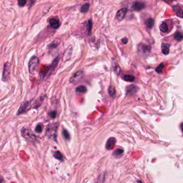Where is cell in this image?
Instances as JSON below:
<instances>
[{"label":"cell","instance_id":"obj_28","mask_svg":"<svg viewBox=\"0 0 183 183\" xmlns=\"http://www.w3.org/2000/svg\"><path fill=\"white\" fill-rule=\"evenodd\" d=\"M42 129H43L42 125L41 124H39L36 126V127L35 128V131L36 133H40L42 132Z\"/></svg>","mask_w":183,"mask_h":183},{"label":"cell","instance_id":"obj_4","mask_svg":"<svg viewBox=\"0 0 183 183\" xmlns=\"http://www.w3.org/2000/svg\"><path fill=\"white\" fill-rule=\"evenodd\" d=\"M11 73V64L9 62H5L4 64L3 70L2 73V81H8L10 79Z\"/></svg>","mask_w":183,"mask_h":183},{"label":"cell","instance_id":"obj_19","mask_svg":"<svg viewBox=\"0 0 183 183\" xmlns=\"http://www.w3.org/2000/svg\"><path fill=\"white\" fill-rule=\"evenodd\" d=\"M154 20L152 18L148 19L145 22V25H146V26L148 28H152L154 25Z\"/></svg>","mask_w":183,"mask_h":183},{"label":"cell","instance_id":"obj_39","mask_svg":"<svg viewBox=\"0 0 183 183\" xmlns=\"http://www.w3.org/2000/svg\"><path fill=\"white\" fill-rule=\"evenodd\" d=\"M85 1H86V0H85Z\"/></svg>","mask_w":183,"mask_h":183},{"label":"cell","instance_id":"obj_30","mask_svg":"<svg viewBox=\"0 0 183 183\" xmlns=\"http://www.w3.org/2000/svg\"><path fill=\"white\" fill-rule=\"evenodd\" d=\"M63 135L65 139L66 140L70 139V134L68 132V131L66 130H64L63 131Z\"/></svg>","mask_w":183,"mask_h":183},{"label":"cell","instance_id":"obj_3","mask_svg":"<svg viewBox=\"0 0 183 183\" xmlns=\"http://www.w3.org/2000/svg\"><path fill=\"white\" fill-rule=\"evenodd\" d=\"M39 63V60L38 57L32 56L28 62V71L31 74L34 73L38 69Z\"/></svg>","mask_w":183,"mask_h":183},{"label":"cell","instance_id":"obj_6","mask_svg":"<svg viewBox=\"0 0 183 183\" xmlns=\"http://www.w3.org/2000/svg\"><path fill=\"white\" fill-rule=\"evenodd\" d=\"M84 75V71L82 70L77 71L73 73L70 79V82L71 83H77L80 80L82 76Z\"/></svg>","mask_w":183,"mask_h":183},{"label":"cell","instance_id":"obj_16","mask_svg":"<svg viewBox=\"0 0 183 183\" xmlns=\"http://www.w3.org/2000/svg\"><path fill=\"white\" fill-rule=\"evenodd\" d=\"M160 28L162 32L165 33V32H168V26L166 23L163 22L161 24V25H160Z\"/></svg>","mask_w":183,"mask_h":183},{"label":"cell","instance_id":"obj_15","mask_svg":"<svg viewBox=\"0 0 183 183\" xmlns=\"http://www.w3.org/2000/svg\"><path fill=\"white\" fill-rule=\"evenodd\" d=\"M174 38L176 40L178 41H181L183 40V33L179 32V31H177L175 34L174 35Z\"/></svg>","mask_w":183,"mask_h":183},{"label":"cell","instance_id":"obj_1","mask_svg":"<svg viewBox=\"0 0 183 183\" xmlns=\"http://www.w3.org/2000/svg\"><path fill=\"white\" fill-rule=\"evenodd\" d=\"M21 132L22 136L27 141L31 142H34L36 141L35 136L30 128L23 127L21 129Z\"/></svg>","mask_w":183,"mask_h":183},{"label":"cell","instance_id":"obj_5","mask_svg":"<svg viewBox=\"0 0 183 183\" xmlns=\"http://www.w3.org/2000/svg\"><path fill=\"white\" fill-rule=\"evenodd\" d=\"M31 105V101H26L23 102L21 104V106L19 108L18 111H17L16 115H20L21 114L25 113L30 109V106Z\"/></svg>","mask_w":183,"mask_h":183},{"label":"cell","instance_id":"obj_17","mask_svg":"<svg viewBox=\"0 0 183 183\" xmlns=\"http://www.w3.org/2000/svg\"><path fill=\"white\" fill-rule=\"evenodd\" d=\"M71 50H72V47L70 46L67 48V49L65 51V53L64 54V57L66 59V60H68L70 58L71 55Z\"/></svg>","mask_w":183,"mask_h":183},{"label":"cell","instance_id":"obj_18","mask_svg":"<svg viewBox=\"0 0 183 183\" xmlns=\"http://www.w3.org/2000/svg\"><path fill=\"white\" fill-rule=\"evenodd\" d=\"M123 79L124 80L126 81H129V82H132L135 79V77H134L132 75H125L123 76Z\"/></svg>","mask_w":183,"mask_h":183},{"label":"cell","instance_id":"obj_34","mask_svg":"<svg viewBox=\"0 0 183 183\" xmlns=\"http://www.w3.org/2000/svg\"><path fill=\"white\" fill-rule=\"evenodd\" d=\"M122 41L123 44H126L128 42V39L127 38H126V37H125V38L122 39Z\"/></svg>","mask_w":183,"mask_h":183},{"label":"cell","instance_id":"obj_35","mask_svg":"<svg viewBox=\"0 0 183 183\" xmlns=\"http://www.w3.org/2000/svg\"><path fill=\"white\" fill-rule=\"evenodd\" d=\"M165 2H166L168 3H170L172 2L173 1H175L176 0H164Z\"/></svg>","mask_w":183,"mask_h":183},{"label":"cell","instance_id":"obj_29","mask_svg":"<svg viewBox=\"0 0 183 183\" xmlns=\"http://www.w3.org/2000/svg\"><path fill=\"white\" fill-rule=\"evenodd\" d=\"M92 28V22L91 21H89L87 24V30L89 35H91V34Z\"/></svg>","mask_w":183,"mask_h":183},{"label":"cell","instance_id":"obj_2","mask_svg":"<svg viewBox=\"0 0 183 183\" xmlns=\"http://www.w3.org/2000/svg\"><path fill=\"white\" fill-rule=\"evenodd\" d=\"M58 124L57 123H51L47 126L46 128V134L50 138L56 139L57 130L58 128Z\"/></svg>","mask_w":183,"mask_h":183},{"label":"cell","instance_id":"obj_7","mask_svg":"<svg viewBox=\"0 0 183 183\" xmlns=\"http://www.w3.org/2000/svg\"><path fill=\"white\" fill-rule=\"evenodd\" d=\"M138 51L143 55H147L150 52L151 48L149 46L146 45L144 44H140L138 47Z\"/></svg>","mask_w":183,"mask_h":183},{"label":"cell","instance_id":"obj_27","mask_svg":"<svg viewBox=\"0 0 183 183\" xmlns=\"http://www.w3.org/2000/svg\"><path fill=\"white\" fill-rule=\"evenodd\" d=\"M164 66L163 63L160 64L159 65V66L156 68V71L159 73H162V71H163V69H164Z\"/></svg>","mask_w":183,"mask_h":183},{"label":"cell","instance_id":"obj_12","mask_svg":"<svg viewBox=\"0 0 183 183\" xmlns=\"http://www.w3.org/2000/svg\"><path fill=\"white\" fill-rule=\"evenodd\" d=\"M173 9L177 16L180 18H183V11L179 5H175L173 7Z\"/></svg>","mask_w":183,"mask_h":183},{"label":"cell","instance_id":"obj_24","mask_svg":"<svg viewBox=\"0 0 183 183\" xmlns=\"http://www.w3.org/2000/svg\"><path fill=\"white\" fill-rule=\"evenodd\" d=\"M124 153V150L123 149H116V150H115V151H114V153H113V155L116 156V157H118V156H121L122 155V154H123Z\"/></svg>","mask_w":183,"mask_h":183},{"label":"cell","instance_id":"obj_32","mask_svg":"<svg viewBox=\"0 0 183 183\" xmlns=\"http://www.w3.org/2000/svg\"><path fill=\"white\" fill-rule=\"evenodd\" d=\"M48 115L51 117V118H55L57 115V113L56 111H51L48 113Z\"/></svg>","mask_w":183,"mask_h":183},{"label":"cell","instance_id":"obj_14","mask_svg":"<svg viewBox=\"0 0 183 183\" xmlns=\"http://www.w3.org/2000/svg\"><path fill=\"white\" fill-rule=\"evenodd\" d=\"M170 46L167 44H163L162 45V52L164 55H168L169 53Z\"/></svg>","mask_w":183,"mask_h":183},{"label":"cell","instance_id":"obj_13","mask_svg":"<svg viewBox=\"0 0 183 183\" xmlns=\"http://www.w3.org/2000/svg\"><path fill=\"white\" fill-rule=\"evenodd\" d=\"M49 23L51 26L53 28H55V29L58 28L59 26V23L58 21L55 18H52L50 19Z\"/></svg>","mask_w":183,"mask_h":183},{"label":"cell","instance_id":"obj_9","mask_svg":"<svg viewBox=\"0 0 183 183\" xmlns=\"http://www.w3.org/2000/svg\"><path fill=\"white\" fill-rule=\"evenodd\" d=\"M116 142V140L114 137L109 138L107 141L106 144H105V147L108 150H111L115 147Z\"/></svg>","mask_w":183,"mask_h":183},{"label":"cell","instance_id":"obj_11","mask_svg":"<svg viewBox=\"0 0 183 183\" xmlns=\"http://www.w3.org/2000/svg\"><path fill=\"white\" fill-rule=\"evenodd\" d=\"M145 7V5L144 3H141V2H134L132 5L133 9L137 11L141 10Z\"/></svg>","mask_w":183,"mask_h":183},{"label":"cell","instance_id":"obj_33","mask_svg":"<svg viewBox=\"0 0 183 183\" xmlns=\"http://www.w3.org/2000/svg\"><path fill=\"white\" fill-rule=\"evenodd\" d=\"M18 3L19 7H24L26 3V0H18Z\"/></svg>","mask_w":183,"mask_h":183},{"label":"cell","instance_id":"obj_20","mask_svg":"<svg viewBox=\"0 0 183 183\" xmlns=\"http://www.w3.org/2000/svg\"><path fill=\"white\" fill-rule=\"evenodd\" d=\"M54 157L55 159L60 160V161H62V160H63V156L61 153L59 151H56L54 153Z\"/></svg>","mask_w":183,"mask_h":183},{"label":"cell","instance_id":"obj_31","mask_svg":"<svg viewBox=\"0 0 183 183\" xmlns=\"http://www.w3.org/2000/svg\"><path fill=\"white\" fill-rule=\"evenodd\" d=\"M104 179H105V175L100 176L99 178L98 179L97 181L96 182V183H104Z\"/></svg>","mask_w":183,"mask_h":183},{"label":"cell","instance_id":"obj_21","mask_svg":"<svg viewBox=\"0 0 183 183\" xmlns=\"http://www.w3.org/2000/svg\"><path fill=\"white\" fill-rule=\"evenodd\" d=\"M87 88L83 85H80L76 88V91L78 93H86L87 92Z\"/></svg>","mask_w":183,"mask_h":183},{"label":"cell","instance_id":"obj_26","mask_svg":"<svg viewBox=\"0 0 183 183\" xmlns=\"http://www.w3.org/2000/svg\"><path fill=\"white\" fill-rule=\"evenodd\" d=\"M59 43H60V41L59 40H56L54 41L49 45V48H55L58 46V45L59 44Z\"/></svg>","mask_w":183,"mask_h":183},{"label":"cell","instance_id":"obj_23","mask_svg":"<svg viewBox=\"0 0 183 183\" xmlns=\"http://www.w3.org/2000/svg\"><path fill=\"white\" fill-rule=\"evenodd\" d=\"M113 71L117 75H118L120 72H121V68H120L119 65L117 63L113 64Z\"/></svg>","mask_w":183,"mask_h":183},{"label":"cell","instance_id":"obj_25","mask_svg":"<svg viewBox=\"0 0 183 183\" xmlns=\"http://www.w3.org/2000/svg\"><path fill=\"white\" fill-rule=\"evenodd\" d=\"M90 7V5L88 3L85 4L84 5H82L81 8V12H83V13L87 12L88 11V10H89Z\"/></svg>","mask_w":183,"mask_h":183},{"label":"cell","instance_id":"obj_38","mask_svg":"<svg viewBox=\"0 0 183 183\" xmlns=\"http://www.w3.org/2000/svg\"><path fill=\"white\" fill-rule=\"evenodd\" d=\"M138 183H142L141 181H138Z\"/></svg>","mask_w":183,"mask_h":183},{"label":"cell","instance_id":"obj_22","mask_svg":"<svg viewBox=\"0 0 183 183\" xmlns=\"http://www.w3.org/2000/svg\"><path fill=\"white\" fill-rule=\"evenodd\" d=\"M108 93L111 96H114L116 94L115 88L113 86H110L108 88Z\"/></svg>","mask_w":183,"mask_h":183},{"label":"cell","instance_id":"obj_37","mask_svg":"<svg viewBox=\"0 0 183 183\" xmlns=\"http://www.w3.org/2000/svg\"><path fill=\"white\" fill-rule=\"evenodd\" d=\"M3 182V180L2 178H0V183H2Z\"/></svg>","mask_w":183,"mask_h":183},{"label":"cell","instance_id":"obj_10","mask_svg":"<svg viewBox=\"0 0 183 183\" xmlns=\"http://www.w3.org/2000/svg\"><path fill=\"white\" fill-rule=\"evenodd\" d=\"M127 10L126 8H123L117 11L116 13V18L119 21H121L124 18L126 13Z\"/></svg>","mask_w":183,"mask_h":183},{"label":"cell","instance_id":"obj_36","mask_svg":"<svg viewBox=\"0 0 183 183\" xmlns=\"http://www.w3.org/2000/svg\"><path fill=\"white\" fill-rule=\"evenodd\" d=\"M181 130H182V132L183 133V123H182L181 125Z\"/></svg>","mask_w":183,"mask_h":183},{"label":"cell","instance_id":"obj_8","mask_svg":"<svg viewBox=\"0 0 183 183\" xmlns=\"http://www.w3.org/2000/svg\"><path fill=\"white\" fill-rule=\"evenodd\" d=\"M139 88L138 86L134 85H131L128 86L126 88V95L132 96L136 94L138 91Z\"/></svg>","mask_w":183,"mask_h":183}]
</instances>
